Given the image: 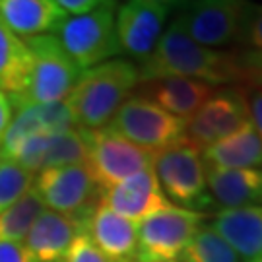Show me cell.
Returning a JSON list of instances; mask_svg holds the SVG:
<instances>
[{
  "instance_id": "1",
  "label": "cell",
  "mask_w": 262,
  "mask_h": 262,
  "mask_svg": "<svg viewBox=\"0 0 262 262\" xmlns=\"http://www.w3.org/2000/svg\"><path fill=\"white\" fill-rule=\"evenodd\" d=\"M138 72L142 82L165 76H183L210 85H249L239 51L198 45L179 28L175 19L169 24V28H165L150 58L138 66Z\"/></svg>"
},
{
  "instance_id": "2",
  "label": "cell",
  "mask_w": 262,
  "mask_h": 262,
  "mask_svg": "<svg viewBox=\"0 0 262 262\" xmlns=\"http://www.w3.org/2000/svg\"><path fill=\"white\" fill-rule=\"evenodd\" d=\"M140 82V72L134 62L128 58H111L84 70L64 103L78 128H103Z\"/></svg>"
},
{
  "instance_id": "3",
  "label": "cell",
  "mask_w": 262,
  "mask_h": 262,
  "mask_svg": "<svg viewBox=\"0 0 262 262\" xmlns=\"http://www.w3.org/2000/svg\"><path fill=\"white\" fill-rule=\"evenodd\" d=\"M26 43L33 56V70L28 88L21 94L8 97L12 109L24 105H49L64 101L82 70L68 56L53 33L28 37Z\"/></svg>"
},
{
  "instance_id": "4",
  "label": "cell",
  "mask_w": 262,
  "mask_h": 262,
  "mask_svg": "<svg viewBox=\"0 0 262 262\" xmlns=\"http://www.w3.org/2000/svg\"><path fill=\"white\" fill-rule=\"evenodd\" d=\"M117 6V0H105L88 14L66 18L53 33L82 72L121 55L115 29Z\"/></svg>"
},
{
  "instance_id": "5",
  "label": "cell",
  "mask_w": 262,
  "mask_h": 262,
  "mask_svg": "<svg viewBox=\"0 0 262 262\" xmlns=\"http://www.w3.org/2000/svg\"><path fill=\"white\" fill-rule=\"evenodd\" d=\"M151 167L169 202L194 212H202L214 200L206 187L202 151L183 136L177 144L156 151Z\"/></svg>"
},
{
  "instance_id": "6",
  "label": "cell",
  "mask_w": 262,
  "mask_h": 262,
  "mask_svg": "<svg viewBox=\"0 0 262 262\" xmlns=\"http://www.w3.org/2000/svg\"><path fill=\"white\" fill-rule=\"evenodd\" d=\"M107 126L150 154L165 150L185 136V121L169 115L140 94L130 95Z\"/></svg>"
},
{
  "instance_id": "7",
  "label": "cell",
  "mask_w": 262,
  "mask_h": 262,
  "mask_svg": "<svg viewBox=\"0 0 262 262\" xmlns=\"http://www.w3.org/2000/svg\"><path fill=\"white\" fill-rule=\"evenodd\" d=\"M84 130L88 159L85 165L99 190L111 188L122 183L124 179L151 167L154 154L142 150L140 146L132 144L121 134L111 130L109 126Z\"/></svg>"
},
{
  "instance_id": "8",
  "label": "cell",
  "mask_w": 262,
  "mask_h": 262,
  "mask_svg": "<svg viewBox=\"0 0 262 262\" xmlns=\"http://www.w3.org/2000/svg\"><path fill=\"white\" fill-rule=\"evenodd\" d=\"M202 224V212L171 204L138 224V262H179Z\"/></svg>"
},
{
  "instance_id": "9",
  "label": "cell",
  "mask_w": 262,
  "mask_h": 262,
  "mask_svg": "<svg viewBox=\"0 0 262 262\" xmlns=\"http://www.w3.org/2000/svg\"><path fill=\"white\" fill-rule=\"evenodd\" d=\"M251 122L247 90L222 88L214 90L204 105L185 121V138L198 150H206L215 142L241 130Z\"/></svg>"
},
{
  "instance_id": "10",
  "label": "cell",
  "mask_w": 262,
  "mask_h": 262,
  "mask_svg": "<svg viewBox=\"0 0 262 262\" xmlns=\"http://www.w3.org/2000/svg\"><path fill=\"white\" fill-rule=\"evenodd\" d=\"M33 190L49 210L76 220H85L99 202V187L85 163L41 171Z\"/></svg>"
},
{
  "instance_id": "11",
  "label": "cell",
  "mask_w": 262,
  "mask_h": 262,
  "mask_svg": "<svg viewBox=\"0 0 262 262\" xmlns=\"http://www.w3.org/2000/svg\"><path fill=\"white\" fill-rule=\"evenodd\" d=\"M249 2L251 0H188L173 19L198 45L222 49L237 41Z\"/></svg>"
},
{
  "instance_id": "12",
  "label": "cell",
  "mask_w": 262,
  "mask_h": 262,
  "mask_svg": "<svg viewBox=\"0 0 262 262\" xmlns=\"http://www.w3.org/2000/svg\"><path fill=\"white\" fill-rule=\"evenodd\" d=\"M169 8L144 0H126L117 6L115 29L122 55L136 66L144 64L156 51L165 31Z\"/></svg>"
},
{
  "instance_id": "13",
  "label": "cell",
  "mask_w": 262,
  "mask_h": 262,
  "mask_svg": "<svg viewBox=\"0 0 262 262\" xmlns=\"http://www.w3.org/2000/svg\"><path fill=\"white\" fill-rule=\"evenodd\" d=\"M10 159L31 171L33 175L45 169L85 163L88 146L84 130L72 128L64 132L31 136L24 144H19Z\"/></svg>"
},
{
  "instance_id": "14",
  "label": "cell",
  "mask_w": 262,
  "mask_h": 262,
  "mask_svg": "<svg viewBox=\"0 0 262 262\" xmlns=\"http://www.w3.org/2000/svg\"><path fill=\"white\" fill-rule=\"evenodd\" d=\"M99 204L134 224L171 206L154 167L144 169L111 188L99 190Z\"/></svg>"
},
{
  "instance_id": "15",
  "label": "cell",
  "mask_w": 262,
  "mask_h": 262,
  "mask_svg": "<svg viewBox=\"0 0 262 262\" xmlns=\"http://www.w3.org/2000/svg\"><path fill=\"white\" fill-rule=\"evenodd\" d=\"M78 128L72 113L68 111L64 101L49 105H24L16 107V117L10 122L4 140L0 144V159H10L19 144L37 136V134H53Z\"/></svg>"
},
{
  "instance_id": "16",
  "label": "cell",
  "mask_w": 262,
  "mask_h": 262,
  "mask_svg": "<svg viewBox=\"0 0 262 262\" xmlns=\"http://www.w3.org/2000/svg\"><path fill=\"white\" fill-rule=\"evenodd\" d=\"M84 233L111 260L130 262L138 251V224L97 202L84 220Z\"/></svg>"
},
{
  "instance_id": "17",
  "label": "cell",
  "mask_w": 262,
  "mask_h": 262,
  "mask_svg": "<svg viewBox=\"0 0 262 262\" xmlns=\"http://www.w3.org/2000/svg\"><path fill=\"white\" fill-rule=\"evenodd\" d=\"M138 94L161 107L163 111H167L169 115L181 121H188L214 94V85L183 76H165L142 82L138 85Z\"/></svg>"
},
{
  "instance_id": "18",
  "label": "cell",
  "mask_w": 262,
  "mask_h": 262,
  "mask_svg": "<svg viewBox=\"0 0 262 262\" xmlns=\"http://www.w3.org/2000/svg\"><path fill=\"white\" fill-rule=\"evenodd\" d=\"M80 233H84V220L43 210L26 237V249L37 262H62Z\"/></svg>"
},
{
  "instance_id": "19",
  "label": "cell",
  "mask_w": 262,
  "mask_h": 262,
  "mask_svg": "<svg viewBox=\"0 0 262 262\" xmlns=\"http://www.w3.org/2000/svg\"><path fill=\"white\" fill-rule=\"evenodd\" d=\"M212 229L233 249L239 258L262 256V206L222 208L212 220Z\"/></svg>"
},
{
  "instance_id": "20",
  "label": "cell",
  "mask_w": 262,
  "mask_h": 262,
  "mask_svg": "<svg viewBox=\"0 0 262 262\" xmlns=\"http://www.w3.org/2000/svg\"><path fill=\"white\" fill-rule=\"evenodd\" d=\"M204 167L208 192L222 208L256 206L262 200V169Z\"/></svg>"
},
{
  "instance_id": "21",
  "label": "cell",
  "mask_w": 262,
  "mask_h": 262,
  "mask_svg": "<svg viewBox=\"0 0 262 262\" xmlns=\"http://www.w3.org/2000/svg\"><path fill=\"white\" fill-rule=\"evenodd\" d=\"M66 18L53 0H0V21L26 39L55 33Z\"/></svg>"
},
{
  "instance_id": "22",
  "label": "cell",
  "mask_w": 262,
  "mask_h": 262,
  "mask_svg": "<svg viewBox=\"0 0 262 262\" xmlns=\"http://www.w3.org/2000/svg\"><path fill=\"white\" fill-rule=\"evenodd\" d=\"M204 165L222 169H258L262 167V142L253 122L241 130L215 142L202 150Z\"/></svg>"
},
{
  "instance_id": "23",
  "label": "cell",
  "mask_w": 262,
  "mask_h": 262,
  "mask_svg": "<svg viewBox=\"0 0 262 262\" xmlns=\"http://www.w3.org/2000/svg\"><path fill=\"white\" fill-rule=\"evenodd\" d=\"M33 56L28 43L0 21V92L21 94L29 84Z\"/></svg>"
},
{
  "instance_id": "24",
  "label": "cell",
  "mask_w": 262,
  "mask_h": 262,
  "mask_svg": "<svg viewBox=\"0 0 262 262\" xmlns=\"http://www.w3.org/2000/svg\"><path fill=\"white\" fill-rule=\"evenodd\" d=\"M43 210L45 204L31 188L14 206L0 214V243H19L21 239H26L31 225L35 224Z\"/></svg>"
},
{
  "instance_id": "25",
  "label": "cell",
  "mask_w": 262,
  "mask_h": 262,
  "mask_svg": "<svg viewBox=\"0 0 262 262\" xmlns=\"http://www.w3.org/2000/svg\"><path fill=\"white\" fill-rule=\"evenodd\" d=\"M179 262H241V258L215 233L212 225H200Z\"/></svg>"
},
{
  "instance_id": "26",
  "label": "cell",
  "mask_w": 262,
  "mask_h": 262,
  "mask_svg": "<svg viewBox=\"0 0 262 262\" xmlns=\"http://www.w3.org/2000/svg\"><path fill=\"white\" fill-rule=\"evenodd\" d=\"M35 175L12 159H0V214L33 188Z\"/></svg>"
},
{
  "instance_id": "27",
  "label": "cell",
  "mask_w": 262,
  "mask_h": 262,
  "mask_svg": "<svg viewBox=\"0 0 262 262\" xmlns=\"http://www.w3.org/2000/svg\"><path fill=\"white\" fill-rule=\"evenodd\" d=\"M247 45L251 51H262V4L260 2H249V6L245 8L237 41Z\"/></svg>"
},
{
  "instance_id": "28",
  "label": "cell",
  "mask_w": 262,
  "mask_h": 262,
  "mask_svg": "<svg viewBox=\"0 0 262 262\" xmlns=\"http://www.w3.org/2000/svg\"><path fill=\"white\" fill-rule=\"evenodd\" d=\"M62 262H117V260H111L109 256H105L88 235L80 233L72 241V245H70L68 253L64 254Z\"/></svg>"
},
{
  "instance_id": "29",
  "label": "cell",
  "mask_w": 262,
  "mask_h": 262,
  "mask_svg": "<svg viewBox=\"0 0 262 262\" xmlns=\"http://www.w3.org/2000/svg\"><path fill=\"white\" fill-rule=\"evenodd\" d=\"M241 64L247 72V88H262V51H239Z\"/></svg>"
},
{
  "instance_id": "30",
  "label": "cell",
  "mask_w": 262,
  "mask_h": 262,
  "mask_svg": "<svg viewBox=\"0 0 262 262\" xmlns=\"http://www.w3.org/2000/svg\"><path fill=\"white\" fill-rule=\"evenodd\" d=\"M247 90V101H249V113L254 130L262 142V88H245Z\"/></svg>"
},
{
  "instance_id": "31",
  "label": "cell",
  "mask_w": 262,
  "mask_h": 262,
  "mask_svg": "<svg viewBox=\"0 0 262 262\" xmlns=\"http://www.w3.org/2000/svg\"><path fill=\"white\" fill-rule=\"evenodd\" d=\"M0 262H37L21 243H0Z\"/></svg>"
},
{
  "instance_id": "32",
  "label": "cell",
  "mask_w": 262,
  "mask_h": 262,
  "mask_svg": "<svg viewBox=\"0 0 262 262\" xmlns=\"http://www.w3.org/2000/svg\"><path fill=\"white\" fill-rule=\"evenodd\" d=\"M58 8L64 12L66 16L72 14V16H82L95 10L97 6H101L105 0H53Z\"/></svg>"
},
{
  "instance_id": "33",
  "label": "cell",
  "mask_w": 262,
  "mask_h": 262,
  "mask_svg": "<svg viewBox=\"0 0 262 262\" xmlns=\"http://www.w3.org/2000/svg\"><path fill=\"white\" fill-rule=\"evenodd\" d=\"M10 122H12V105H10L8 95L0 92V144L4 140V134L8 130Z\"/></svg>"
},
{
  "instance_id": "34",
  "label": "cell",
  "mask_w": 262,
  "mask_h": 262,
  "mask_svg": "<svg viewBox=\"0 0 262 262\" xmlns=\"http://www.w3.org/2000/svg\"><path fill=\"white\" fill-rule=\"evenodd\" d=\"M144 2H154V4H161L165 8H183L188 0H144Z\"/></svg>"
},
{
  "instance_id": "35",
  "label": "cell",
  "mask_w": 262,
  "mask_h": 262,
  "mask_svg": "<svg viewBox=\"0 0 262 262\" xmlns=\"http://www.w3.org/2000/svg\"><path fill=\"white\" fill-rule=\"evenodd\" d=\"M249 262H262V256L260 258H254V260H249Z\"/></svg>"
}]
</instances>
